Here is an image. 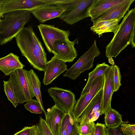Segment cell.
<instances>
[{
    "label": "cell",
    "mask_w": 135,
    "mask_h": 135,
    "mask_svg": "<svg viewBox=\"0 0 135 135\" xmlns=\"http://www.w3.org/2000/svg\"><path fill=\"white\" fill-rule=\"evenodd\" d=\"M117 20H111L100 21L95 23H93V26L90 27V30L91 31H93L95 30L97 28Z\"/></svg>",
    "instance_id": "obj_32"
},
{
    "label": "cell",
    "mask_w": 135,
    "mask_h": 135,
    "mask_svg": "<svg viewBox=\"0 0 135 135\" xmlns=\"http://www.w3.org/2000/svg\"><path fill=\"white\" fill-rule=\"evenodd\" d=\"M37 27L46 48L50 53L54 51L55 41L67 39L70 34L69 30H61L51 25L40 24Z\"/></svg>",
    "instance_id": "obj_8"
},
{
    "label": "cell",
    "mask_w": 135,
    "mask_h": 135,
    "mask_svg": "<svg viewBox=\"0 0 135 135\" xmlns=\"http://www.w3.org/2000/svg\"><path fill=\"white\" fill-rule=\"evenodd\" d=\"M77 39L73 41L69 38L65 40H57L53 44L52 52L58 59L66 62H73L77 56V51L74 47L78 43Z\"/></svg>",
    "instance_id": "obj_9"
},
{
    "label": "cell",
    "mask_w": 135,
    "mask_h": 135,
    "mask_svg": "<svg viewBox=\"0 0 135 135\" xmlns=\"http://www.w3.org/2000/svg\"><path fill=\"white\" fill-rule=\"evenodd\" d=\"M37 127L36 124L30 127H25L22 130L13 135H36Z\"/></svg>",
    "instance_id": "obj_30"
},
{
    "label": "cell",
    "mask_w": 135,
    "mask_h": 135,
    "mask_svg": "<svg viewBox=\"0 0 135 135\" xmlns=\"http://www.w3.org/2000/svg\"><path fill=\"white\" fill-rule=\"evenodd\" d=\"M4 92L8 99L13 105L15 108L18 105V100L17 96L10 81L3 80Z\"/></svg>",
    "instance_id": "obj_23"
},
{
    "label": "cell",
    "mask_w": 135,
    "mask_h": 135,
    "mask_svg": "<svg viewBox=\"0 0 135 135\" xmlns=\"http://www.w3.org/2000/svg\"><path fill=\"white\" fill-rule=\"evenodd\" d=\"M113 65L109 66L103 75L104 82L100 115L104 114L111 107V101L114 92L113 81Z\"/></svg>",
    "instance_id": "obj_12"
},
{
    "label": "cell",
    "mask_w": 135,
    "mask_h": 135,
    "mask_svg": "<svg viewBox=\"0 0 135 135\" xmlns=\"http://www.w3.org/2000/svg\"><path fill=\"white\" fill-rule=\"evenodd\" d=\"M25 71L32 97V98L36 97L40 103L45 115L46 112L44 108L41 93V83L38 76L33 70L28 71L25 69Z\"/></svg>",
    "instance_id": "obj_19"
},
{
    "label": "cell",
    "mask_w": 135,
    "mask_h": 135,
    "mask_svg": "<svg viewBox=\"0 0 135 135\" xmlns=\"http://www.w3.org/2000/svg\"><path fill=\"white\" fill-rule=\"evenodd\" d=\"M2 0H0V22L1 20V17H2V14L1 10V4L2 3Z\"/></svg>",
    "instance_id": "obj_34"
},
{
    "label": "cell",
    "mask_w": 135,
    "mask_h": 135,
    "mask_svg": "<svg viewBox=\"0 0 135 135\" xmlns=\"http://www.w3.org/2000/svg\"><path fill=\"white\" fill-rule=\"evenodd\" d=\"M79 124L71 113H65L59 131V135H79Z\"/></svg>",
    "instance_id": "obj_20"
},
{
    "label": "cell",
    "mask_w": 135,
    "mask_h": 135,
    "mask_svg": "<svg viewBox=\"0 0 135 135\" xmlns=\"http://www.w3.org/2000/svg\"><path fill=\"white\" fill-rule=\"evenodd\" d=\"M100 52L97 45L95 40L88 49L77 61L63 74L72 80H75L80 74L93 67L94 58L99 56Z\"/></svg>",
    "instance_id": "obj_4"
},
{
    "label": "cell",
    "mask_w": 135,
    "mask_h": 135,
    "mask_svg": "<svg viewBox=\"0 0 135 135\" xmlns=\"http://www.w3.org/2000/svg\"><path fill=\"white\" fill-rule=\"evenodd\" d=\"M135 8L128 11L119 25L118 30L106 47L105 55L115 58L128 45L135 47Z\"/></svg>",
    "instance_id": "obj_2"
},
{
    "label": "cell",
    "mask_w": 135,
    "mask_h": 135,
    "mask_svg": "<svg viewBox=\"0 0 135 135\" xmlns=\"http://www.w3.org/2000/svg\"><path fill=\"white\" fill-rule=\"evenodd\" d=\"M105 125L107 127H117L123 122L122 115L111 107L104 114Z\"/></svg>",
    "instance_id": "obj_22"
},
{
    "label": "cell",
    "mask_w": 135,
    "mask_h": 135,
    "mask_svg": "<svg viewBox=\"0 0 135 135\" xmlns=\"http://www.w3.org/2000/svg\"><path fill=\"white\" fill-rule=\"evenodd\" d=\"M8 80L16 93L18 103L22 104L32 99L25 69H20L11 73Z\"/></svg>",
    "instance_id": "obj_6"
},
{
    "label": "cell",
    "mask_w": 135,
    "mask_h": 135,
    "mask_svg": "<svg viewBox=\"0 0 135 135\" xmlns=\"http://www.w3.org/2000/svg\"><path fill=\"white\" fill-rule=\"evenodd\" d=\"M135 0H126L123 2L115 5L112 7L105 13L98 18L93 23L105 21L117 20L119 22Z\"/></svg>",
    "instance_id": "obj_17"
},
{
    "label": "cell",
    "mask_w": 135,
    "mask_h": 135,
    "mask_svg": "<svg viewBox=\"0 0 135 135\" xmlns=\"http://www.w3.org/2000/svg\"><path fill=\"white\" fill-rule=\"evenodd\" d=\"M31 12L20 10L7 13L2 15L0 22V45L11 41L24 28L29 21Z\"/></svg>",
    "instance_id": "obj_3"
},
{
    "label": "cell",
    "mask_w": 135,
    "mask_h": 135,
    "mask_svg": "<svg viewBox=\"0 0 135 135\" xmlns=\"http://www.w3.org/2000/svg\"><path fill=\"white\" fill-rule=\"evenodd\" d=\"M36 125L37 127L36 135H53L45 120L41 116H40L39 121Z\"/></svg>",
    "instance_id": "obj_26"
},
{
    "label": "cell",
    "mask_w": 135,
    "mask_h": 135,
    "mask_svg": "<svg viewBox=\"0 0 135 135\" xmlns=\"http://www.w3.org/2000/svg\"><path fill=\"white\" fill-rule=\"evenodd\" d=\"M65 63L54 56L47 62L42 82L44 85L50 84L61 74L68 70Z\"/></svg>",
    "instance_id": "obj_13"
},
{
    "label": "cell",
    "mask_w": 135,
    "mask_h": 135,
    "mask_svg": "<svg viewBox=\"0 0 135 135\" xmlns=\"http://www.w3.org/2000/svg\"><path fill=\"white\" fill-rule=\"evenodd\" d=\"M26 102L24 106L27 110L35 114H40L43 112L40 103L37 99H32Z\"/></svg>",
    "instance_id": "obj_25"
},
{
    "label": "cell",
    "mask_w": 135,
    "mask_h": 135,
    "mask_svg": "<svg viewBox=\"0 0 135 135\" xmlns=\"http://www.w3.org/2000/svg\"><path fill=\"white\" fill-rule=\"evenodd\" d=\"M104 78L103 75L98 77L93 82L89 92L76 102L73 111L75 119L78 121L85 108L94 97L103 88Z\"/></svg>",
    "instance_id": "obj_10"
},
{
    "label": "cell",
    "mask_w": 135,
    "mask_h": 135,
    "mask_svg": "<svg viewBox=\"0 0 135 135\" xmlns=\"http://www.w3.org/2000/svg\"><path fill=\"white\" fill-rule=\"evenodd\" d=\"M120 130L124 135H135V124L123 122L120 125Z\"/></svg>",
    "instance_id": "obj_29"
},
{
    "label": "cell",
    "mask_w": 135,
    "mask_h": 135,
    "mask_svg": "<svg viewBox=\"0 0 135 135\" xmlns=\"http://www.w3.org/2000/svg\"><path fill=\"white\" fill-rule=\"evenodd\" d=\"M68 3L45 6L31 12L40 22L43 23L50 20L59 18L68 7Z\"/></svg>",
    "instance_id": "obj_11"
},
{
    "label": "cell",
    "mask_w": 135,
    "mask_h": 135,
    "mask_svg": "<svg viewBox=\"0 0 135 135\" xmlns=\"http://www.w3.org/2000/svg\"><path fill=\"white\" fill-rule=\"evenodd\" d=\"M94 0H72L68 7L59 17L70 25L89 17V11Z\"/></svg>",
    "instance_id": "obj_5"
},
{
    "label": "cell",
    "mask_w": 135,
    "mask_h": 135,
    "mask_svg": "<svg viewBox=\"0 0 135 135\" xmlns=\"http://www.w3.org/2000/svg\"><path fill=\"white\" fill-rule=\"evenodd\" d=\"M118 21L105 25L97 28L93 31L97 34L100 37L103 33L109 32H113L114 34L117 32L118 28L119 25Z\"/></svg>",
    "instance_id": "obj_24"
},
{
    "label": "cell",
    "mask_w": 135,
    "mask_h": 135,
    "mask_svg": "<svg viewBox=\"0 0 135 135\" xmlns=\"http://www.w3.org/2000/svg\"><path fill=\"white\" fill-rule=\"evenodd\" d=\"M107 128L104 124L97 123L93 135H107Z\"/></svg>",
    "instance_id": "obj_31"
},
{
    "label": "cell",
    "mask_w": 135,
    "mask_h": 135,
    "mask_svg": "<svg viewBox=\"0 0 135 135\" xmlns=\"http://www.w3.org/2000/svg\"><path fill=\"white\" fill-rule=\"evenodd\" d=\"M47 91L55 104L65 113L73 112L76 101L71 90L55 87L48 88Z\"/></svg>",
    "instance_id": "obj_7"
},
{
    "label": "cell",
    "mask_w": 135,
    "mask_h": 135,
    "mask_svg": "<svg viewBox=\"0 0 135 135\" xmlns=\"http://www.w3.org/2000/svg\"><path fill=\"white\" fill-rule=\"evenodd\" d=\"M112 73L114 91V92H117L121 85L120 73L119 68L117 65H113Z\"/></svg>",
    "instance_id": "obj_27"
},
{
    "label": "cell",
    "mask_w": 135,
    "mask_h": 135,
    "mask_svg": "<svg viewBox=\"0 0 135 135\" xmlns=\"http://www.w3.org/2000/svg\"><path fill=\"white\" fill-rule=\"evenodd\" d=\"M107 135H124L121 132L120 130L117 127L107 128Z\"/></svg>",
    "instance_id": "obj_33"
},
{
    "label": "cell",
    "mask_w": 135,
    "mask_h": 135,
    "mask_svg": "<svg viewBox=\"0 0 135 135\" xmlns=\"http://www.w3.org/2000/svg\"><path fill=\"white\" fill-rule=\"evenodd\" d=\"M126 0H94L89 11V17L94 22L113 6Z\"/></svg>",
    "instance_id": "obj_16"
},
{
    "label": "cell",
    "mask_w": 135,
    "mask_h": 135,
    "mask_svg": "<svg viewBox=\"0 0 135 135\" xmlns=\"http://www.w3.org/2000/svg\"><path fill=\"white\" fill-rule=\"evenodd\" d=\"M79 124L80 133L84 135L89 134L93 135L95 126L94 122H83Z\"/></svg>",
    "instance_id": "obj_28"
},
{
    "label": "cell",
    "mask_w": 135,
    "mask_h": 135,
    "mask_svg": "<svg viewBox=\"0 0 135 135\" xmlns=\"http://www.w3.org/2000/svg\"><path fill=\"white\" fill-rule=\"evenodd\" d=\"M109 66L105 62L98 64L93 70L89 73L88 80L79 98L84 97L89 92L94 81L98 77L103 75Z\"/></svg>",
    "instance_id": "obj_21"
},
{
    "label": "cell",
    "mask_w": 135,
    "mask_h": 135,
    "mask_svg": "<svg viewBox=\"0 0 135 135\" xmlns=\"http://www.w3.org/2000/svg\"><path fill=\"white\" fill-rule=\"evenodd\" d=\"M65 112L55 104L47 110L45 121L53 135H59Z\"/></svg>",
    "instance_id": "obj_15"
},
{
    "label": "cell",
    "mask_w": 135,
    "mask_h": 135,
    "mask_svg": "<svg viewBox=\"0 0 135 135\" xmlns=\"http://www.w3.org/2000/svg\"><path fill=\"white\" fill-rule=\"evenodd\" d=\"M103 89L94 97L83 112L78 120L81 122H94L99 117L101 111Z\"/></svg>",
    "instance_id": "obj_14"
},
{
    "label": "cell",
    "mask_w": 135,
    "mask_h": 135,
    "mask_svg": "<svg viewBox=\"0 0 135 135\" xmlns=\"http://www.w3.org/2000/svg\"><path fill=\"white\" fill-rule=\"evenodd\" d=\"M15 38L22 55L34 68L44 71L47 54L32 26L24 27Z\"/></svg>",
    "instance_id": "obj_1"
},
{
    "label": "cell",
    "mask_w": 135,
    "mask_h": 135,
    "mask_svg": "<svg viewBox=\"0 0 135 135\" xmlns=\"http://www.w3.org/2000/svg\"><path fill=\"white\" fill-rule=\"evenodd\" d=\"M25 66L20 62L19 57L12 53L0 58V70L6 75L18 69H23Z\"/></svg>",
    "instance_id": "obj_18"
},
{
    "label": "cell",
    "mask_w": 135,
    "mask_h": 135,
    "mask_svg": "<svg viewBox=\"0 0 135 135\" xmlns=\"http://www.w3.org/2000/svg\"><path fill=\"white\" fill-rule=\"evenodd\" d=\"M79 135H92L90 134H87L84 135V134H83L81 133H80Z\"/></svg>",
    "instance_id": "obj_35"
}]
</instances>
